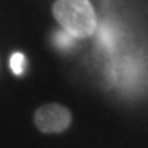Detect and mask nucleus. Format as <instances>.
Masks as SVG:
<instances>
[{
    "label": "nucleus",
    "mask_w": 148,
    "mask_h": 148,
    "mask_svg": "<svg viewBox=\"0 0 148 148\" xmlns=\"http://www.w3.org/2000/svg\"><path fill=\"white\" fill-rule=\"evenodd\" d=\"M53 15L66 33L74 38H88L97 30V15L89 0H56Z\"/></svg>",
    "instance_id": "nucleus-1"
},
{
    "label": "nucleus",
    "mask_w": 148,
    "mask_h": 148,
    "mask_svg": "<svg viewBox=\"0 0 148 148\" xmlns=\"http://www.w3.org/2000/svg\"><path fill=\"white\" fill-rule=\"evenodd\" d=\"M33 121L42 133H62L71 124V112L62 104L49 103L38 107Z\"/></svg>",
    "instance_id": "nucleus-2"
},
{
    "label": "nucleus",
    "mask_w": 148,
    "mask_h": 148,
    "mask_svg": "<svg viewBox=\"0 0 148 148\" xmlns=\"http://www.w3.org/2000/svg\"><path fill=\"white\" fill-rule=\"evenodd\" d=\"M11 70L14 74L20 76V74L23 73L24 70V56L21 53H14V55L11 56Z\"/></svg>",
    "instance_id": "nucleus-3"
},
{
    "label": "nucleus",
    "mask_w": 148,
    "mask_h": 148,
    "mask_svg": "<svg viewBox=\"0 0 148 148\" xmlns=\"http://www.w3.org/2000/svg\"><path fill=\"white\" fill-rule=\"evenodd\" d=\"M74 36H71L70 33H66L65 30L64 32H58V35L55 36V42L56 45H59L60 49H68V47H71L74 44Z\"/></svg>",
    "instance_id": "nucleus-4"
}]
</instances>
